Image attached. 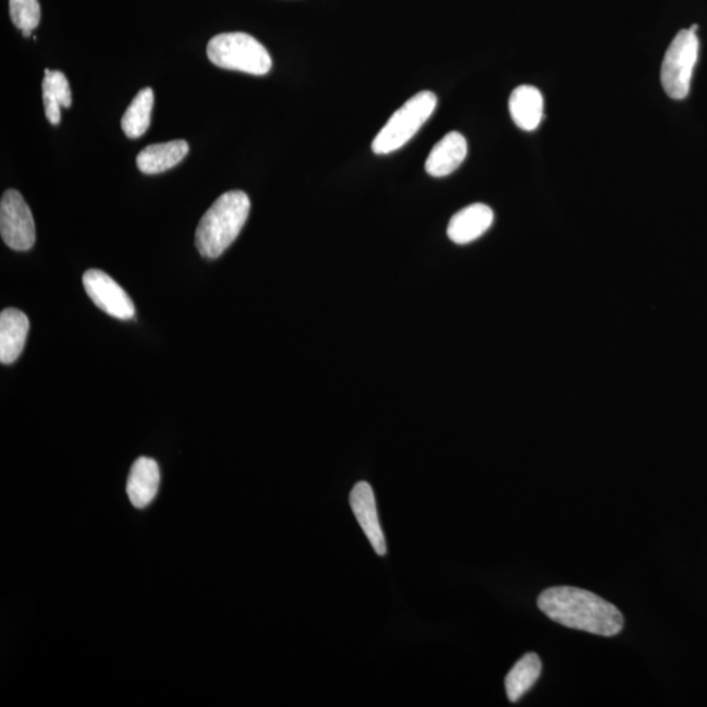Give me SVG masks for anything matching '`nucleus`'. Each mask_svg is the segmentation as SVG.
Wrapping results in <instances>:
<instances>
[{
	"instance_id": "4468645a",
	"label": "nucleus",
	"mask_w": 707,
	"mask_h": 707,
	"mask_svg": "<svg viewBox=\"0 0 707 707\" xmlns=\"http://www.w3.org/2000/svg\"><path fill=\"white\" fill-rule=\"evenodd\" d=\"M190 153L186 141H171L151 145L142 150L136 158L139 171L146 174L163 173L176 167Z\"/></svg>"
},
{
	"instance_id": "f257e3e1",
	"label": "nucleus",
	"mask_w": 707,
	"mask_h": 707,
	"mask_svg": "<svg viewBox=\"0 0 707 707\" xmlns=\"http://www.w3.org/2000/svg\"><path fill=\"white\" fill-rule=\"evenodd\" d=\"M537 606L550 620L576 631L613 637L624 627V615L618 607L578 587L545 589Z\"/></svg>"
},
{
	"instance_id": "dca6fc26",
	"label": "nucleus",
	"mask_w": 707,
	"mask_h": 707,
	"mask_svg": "<svg viewBox=\"0 0 707 707\" xmlns=\"http://www.w3.org/2000/svg\"><path fill=\"white\" fill-rule=\"evenodd\" d=\"M541 668V660L535 653L525 654L511 668L504 680L505 693H508L511 703H516L536 684V681L540 678Z\"/></svg>"
},
{
	"instance_id": "2eb2a0df",
	"label": "nucleus",
	"mask_w": 707,
	"mask_h": 707,
	"mask_svg": "<svg viewBox=\"0 0 707 707\" xmlns=\"http://www.w3.org/2000/svg\"><path fill=\"white\" fill-rule=\"evenodd\" d=\"M42 96L48 121L51 125H60L61 108H70L73 102L68 77L61 71L45 70Z\"/></svg>"
},
{
	"instance_id": "6e6552de",
	"label": "nucleus",
	"mask_w": 707,
	"mask_h": 707,
	"mask_svg": "<svg viewBox=\"0 0 707 707\" xmlns=\"http://www.w3.org/2000/svg\"><path fill=\"white\" fill-rule=\"evenodd\" d=\"M350 505H352L356 521H358L362 531L365 532L376 553L386 556L387 541L385 532L381 529L371 485L366 482L356 484L352 492H350Z\"/></svg>"
},
{
	"instance_id": "6ab92c4d",
	"label": "nucleus",
	"mask_w": 707,
	"mask_h": 707,
	"mask_svg": "<svg viewBox=\"0 0 707 707\" xmlns=\"http://www.w3.org/2000/svg\"><path fill=\"white\" fill-rule=\"evenodd\" d=\"M32 34V31H23V36L24 37H29Z\"/></svg>"
},
{
	"instance_id": "9d476101",
	"label": "nucleus",
	"mask_w": 707,
	"mask_h": 707,
	"mask_svg": "<svg viewBox=\"0 0 707 707\" xmlns=\"http://www.w3.org/2000/svg\"><path fill=\"white\" fill-rule=\"evenodd\" d=\"M468 155L463 134L451 132L438 142L426 159L425 170L432 178H446L455 172Z\"/></svg>"
},
{
	"instance_id": "f3484780",
	"label": "nucleus",
	"mask_w": 707,
	"mask_h": 707,
	"mask_svg": "<svg viewBox=\"0 0 707 707\" xmlns=\"http://www.w3.org/2000/svg\"><path fill=\"white\" fill-rule=\"evenodd\" d=\"M154 108L153 88L141 89L121 120L123 133L130 139L139 138L151 125Z\"/></svg>"
},
{
	"instance_id": "f8f14e48",
	"label": "nucleus",
	"mask_w": 707,
	"mask_h": 707,
	"mask_svg": "<svg viewBox=\"0 0 707 707\" xmlns=\"http://www.w3.org/2000/svg\"><path fill=\"white\" fill-rule=\"evenodd\" d=\"M29 332L27 315L15 308L0 314V362L11 365L23 353Z\"/></svg>"
},
{
	"instance_id": "7ed1b4c3",
	"label": "nucleus",
	"mask_w": 707,
	"mask_h": 707,
	"mask_svg": "<svg viewBox=\"0 0 707 707\" xmlns=\"http://www.w3.org/2000/svg\"><path fill=\"white\" fill-rule=\"evenodd\" d=\"M437 106V96L430 90H422L413 96L404 106L395 110L385 127L375 136L374 153L388 155L400 150L429 121L432 113L436 112Z\"/></svg>"
},
{
	"instance_id": "f03ea898",
	"label": "nucleus",
	"mask_w": 707,
	"mask_h": 707,
	"mask_svg": "<svg viewBox=\"0 0 707 707\" xmlns=\"http://www.w3.org/2000/svg\"><path fill=\"white\" fill-rule=\"evenodd\" d=\"M251 210L249 197L242 191L227 192L205 212L196 232L200 256L218 258L235 242Z\"/></svg>"
},
{
	"instance_id": "a211bd4d",
	"label": "nucleus",
	"mask_w": 707,
	"mask_h": 707,
	"mask_svg": "<svg viewBox=\"0 0 707 707\" xmlns=\"http://www.w3.org/2000/svg\"><path fill=\"white\" fill-rule=\"evenodd\" d=\"M10 15L16 28L34 31L40 24V3L38 0H10Z\"/></svg>"
},
{
	"instance_id": "39448f33",
	"label": "nucleus",
	"mask_w": 707,
	"mask_h": 707,
	"mask_svg": "<svg viewBox=\"0 0 707 707\" xmlns=\"http://www.w3.org/2000/svg\"><path fill=\"white\" fill-rule=\"evenodd\" d=\"M699 41L696 32L680 31L667 49L661 64V84L674 100L690 95L694 66L698 60Z\"/></svg>"
},
{
	"instance_id": "ddd939ff",
	"label": "nucleus",
	"mask_w": 707,
	"mask_h": 707,
	"mask_svg": "<svg viewBox=\"0 0 707 707\" xmlns=\"http://www.w3.org/2000/svg\"><path fill=\"white\" fill-rule=\"evenodd\" d=\"M510 114L519 129L534 132L543 121L544 97L536 87L521 86L509 100Z\"/></svg>"
},
{
	"instance_id": "423d86ee",
	"label": "nucleus",
	"mask_w": 707,
	"mask_h": 707,
	"mask_svg": "<svg viewBox=\"0 0 707 707\" xmlns=\"http://www.w3.org/2000/svg\"><path fill=\"white\" fill-rule=\"evenodd\" d=\"M0 233L11 249L29 251L36 242L34 216L21 193L8 191L0 203Z\"/></svg>"
},
{
	"instance_id": "0eeeda50",
	"label": "nucleus",
	"mask_w": 707,
	"mask_h": 707,
	"mask_svg": "<svg viewBox=\"0 0 707 707\" xmlns=\"http://www.w3.org/2000/svg\"><path fill=\"white\" fill-rule=\"evenodd\" d=\"M83 287L97 307L119 320H132L135 315L133 301L119 283L107 272L90 269L84 272Z\"/></svg>"
},
{
	"instance_id": "9b49d317",
	"label": "nucleus",
	"mask_w": 707,
	"mask_h": 707,
	"mask_svg": "<svg viewBox=\"0 0 707 707\" xmlns=\"http://www.w3.org/2000/svg\"><path fill=\"white\" fill-rule=\"evenodd\" d=\"M160 468L150 458H139L132 466L127 478L126 491L130 502L136 509H146L158 496Z\"/></svg>"
},
{
	"instance_id": "20e7f679",
	"label": "nucleus",
	"mask_w": 707,
	"mask_h": 707,
	"mask_svg": "<svg viewBox=\"0 0 707 707\" xmlns=\"http://www.w3.org/2000/svg\"><path fill=\"white\" fill-rule=\"evenodd\" d=\"M207 57L218 68L251 75H266L272 66L271 57L264 45L242 32L212 37L207 45Z\"/></svg>"
},
{
	"instance_id": "1a4fd4ad",
	"label": "nucleus",
	"mask_w": 707,
	"mask_h": 707,
	"mask_svg": "<svg viewBox=\"0 0 707 707\" xmlns=\"http://www.w3.org/2000/svg\"><path fill=\"white\" fill-rule=\"evenodd\" d=\"M492 222H495V212L488 205L473 204L452 217L447 235L455 244H470L482 237Z\"/></svg>"
}]
</instances>
